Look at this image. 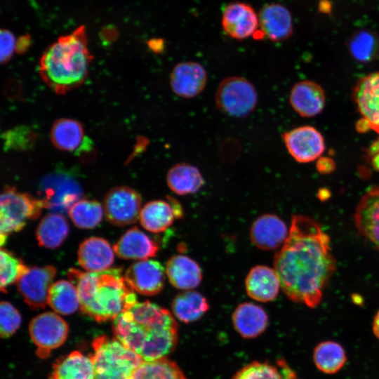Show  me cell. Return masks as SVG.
<instances>
[{
    "instance_id": "1",
    "label": "cell",
    "mask_w": 379,
    "mask_h": 379,
    "mask_svg": "<svg viewBox=\"0 0 379 379\" xmlns=\"http://www.w3.org/2000/svg\"><path fill=\"white\" fill-rule=\"evenodd\" d=\"M330 237L311 218L294 215L289 233L274 259L281 288L291 300L318 306L335 271Z\"/></svg>"
},
{
    "instance_id": "2",
    "label": "cell",
    "mask_w": 379,
    "mask_h": 379,
    "mask_svg": "<svg viewBox=\"0 0 379 379\" xmlns=\"http://www.w3.org/2000/svg\"><path fill=\"white\" fill-rule=\"evenodd\" d=\"M114 338L143 361L167 357L178 342V326L168 310L148 300L136 302L113 320Z\"/></svg>"
},
{
    "instance_id": "3",
    "label": "cell",
    "mask_w": 379,
    "mask_h": 379,
    "mask_svg": "<svg viewBox=\"0 0 379 379\" xmlns=\"http://www.w3.org/2000/svg\"><path fill=\"white\" fill-rule=\"evenodd\" d=\"M67 277L77 290L81 312L98 323L114 320L138 302L135 294L122 276L121 268L99 272L72 268Z\"/></svg>"
},
{
    "instance_id": "4",
    "label": "cell",
    "mask_w": 379,
    "mask_h": 379,
    "mask_svg": "<svg viewBox=\"0 0 379 379\" xmlns=\"http://www.w3.org/2000/svg\"><path fill=\"white\" fill-rule=\"evenodd\" d=\"M92 59L82 25L45 50L39 61V74L54 92L65 94L84 83Z\"/></svg>"
},
{
    "instance_id": "5",
    "label": "cell",
    "mask_w": 379,
    "mask_h": 379,
    "mask_svg": "<svg viewBox=\"0 0 379 379\" xmlns=\"http://www.w3.org/2000/svg\"><path fill=\"white\" fill-rule=\"evenodd\" d=\"M90 354L93 364V379H130L143 362L135 352L117 339L106 335L96 337Z\"/></svg>"
},
{
    "instance_id": "6",
    "label": "cell",
    "mask_w": 379,
    "mask_h": 379,
    "mask_svg": "<svg viewBox=\"0 0 379 379\" xmlns=\"http://www.w3.org/2000/svg\"><path fill=\"white\" fill-rule=\"evenodd\" d=\"M44 208L47 204L44 199L6 186L0 198V244H4L11 233L20 231L27 220L36 219Z\"/></svg>"
},
{
    "instance_id": "7",
    "label": "cell",
    "mask_w": 379,
    "mask_h": 379,
    "mask_svg": "<svg viewBox=\"0 0 379 379\" xmlns=\"http://www.w3.org/2000/svg\"><path fill=\"white\" fill-rule=\"evenodd\" d=\"M215 104L222 113L232 117L243 118L255 109L258 97L254 85L240 76L225 78L215 94Z\"/></svg>"
},
{
    "instance_id": "8",
    "label": "cell",
    "mask_w": 379,
    "mask_h": 379,
    "mask_svg": "<svg viewBox=\"0 0 379 379\" xmlns=\"http://www.w3.org/2000/svg\"><path fill=\"white\" fill-rule=\"evenodd\" d=\"M29 336L36 347V355L47 358L51 351L67 340L69 326L57 313L46 312L34 317L29 324Z\"/></svg>"
},
{
    "instance_id": "9",
    "label": "cell",
    "mask_w": 379,
    "mask_h": 379,
    "mask_svg": "<svg viewBox=\"0 0 379 379\" xmlns=\"http://www.w3.org/2000/svg\"><path fill=\"white\" fill-rule=\"evenodd\" d=\"M141 204V197L138 192L128 187L120 186L107 193L103 200V209L110 223L125 226L137 222Z\"/></svg>"
},
{
    "instance_id": "10",
    "label": "cell",
    "mask_w": 379,
    "mask_h": 379,
    "mask_svg": "<svg viewBox=\"0 0 379 379\" xmlns=\"http://www.w3.org/2000/svg\"><path fill=\"white\" fill-rule=\"evenodd\" d=\"M56 273L52 265L29 267L17 281L18 292L31 309H43L48 304V291Z\"/></svg>"
},
{
    "instance_id": "11",
    "label": "cell",
    "mask_w": 379,
    "mask_h": 379,
    "mask_svg": "<svg viewBox=\"0 0 379 379\" xmlns=\"http://www.w3.org/2000/svg\"><path fill=\"white\" fill-rule=\"evenodd\" d=\"M282 139L291 157L300 163L315 160L325 149L322 135L310 126H302L286 131L282 135Z\"/></svg>"
},
{
    "instance_id": "12",
    "label": "cell",
    "mask_w": 379,
    "mask_h": 379,
    "mask_svg": "<svg viewBox=\"0 0 379 379\" xmlns=\"http://www.w3.org/2000/svg\"><path fill=\"white\" fill-rule=\"evenodd\" d=\"M165 273L159 262L146 259L133 263L125 272L124 278L133 291L144 295H154L164 288Z\"/></svg>"
},
{
    "instance_id": "13",
    "label": "cell",
    "mask_w": 379,
    "mask_h": 379,
    "mask_svg": "<svg viewBox=\"0 0 379 379\" xmlns=\"http://www.w3.org/2000/svg\"><path fill=\"white\" fill-rule=\"evenodd\" d=\"M207 83V72L204 67L194 61L176 64L171 72L169 84L174 94L182 98L198 96Z\"/></svg>"
},
{
    "instance_id": "14",
    "label": "cell",
    "mask_w": 379,
    "mask_h": 379,
    "mask_svg": "<svg viewBox=\"0 0 379 379\" xmlns=\"http://www.w3.org/2000/svg\"><path fill=\"white\" fill-rule=\"evenodd\" d=\"M221 24L227 36L234 39L243 40L253 36L258 31V14L248 4L232 2L223 9Z\"/></svg>"
},
{
    "instance_id": "15",
    "label": "cell",
    "mask_w": 379,
    "mask_h": 379,
    "mask_svg": "<svg viewBox=\"0 0 379 379\" xmlns=\"http://www.w3.org/2000/svg\"><path fill=\"white\" fill-rule=\"evenodd\" d=\"M354 101L368 128L379 134V72L361 77L353 90Z\"/></svg>"
},
{
    "instance_id": "16",
    "label": "cell",
    "mask_w": 379,
    "mask_h": 379,
    "mask_svg": "<svg viewBox=\"0 0 379 379\" xmlns=\"http://www.w3.org/2000/svg\"><path fill=\"white\" fill-rule=\"evenodd\" d=\"M259 27L262 37L272 42L289 39L293 32V18L284 6L273 3L264 5L259 11Z\"/></svg>"
},
{
    "instance_id": "17",
    "label": "cell",
    "mask_w": 379,
    "mask_h": 379,
    "mask_svg": "<svg viewBox=\"0 0 379 379\" xmlns=\"http://www.w3.org/2000/svg\"><path fill=\"white\" fill-rule=\"evenodd\" d=\"M167 199V201H151L141 209L140 221L147 231L163 232L173 224L175 218L182 216L183 211L180 203L171 197Z\"/></svg>"
},
{
    "instance_id": "18",
    "label": "cell",
    "mask_w": 379,
    "mask_h": 379,
    "mask_svg": "<svg viewBox=\"0 0 379 379\" xmlns=\"http://www.w3.org/2000/svg\"><path fill=\"white\" fill-rule=\"evenodd\" d=\"M355 225L379 251V187H373L361 198L354 213Z\"/></svg>"
},
{
    "instance_id": "19",
    "label": "cell",
    "mask_w": 379,
    "mask_h": 379,
    "mask_svg": "<svg viewBox=\"0 0 379 379\" xmlns=\"http://www.w3.org/2000/svg\"><path fill=\"white\" fill-rule=\"evenodd\" d=\"M289 230L277 215L265 214L258 218L250 230V239L258 248L272 251L284 244Z\"/></svg>"
},
{
    "instance_id": "20",
    "label": "cell",
    "mask_w": 379,
    "mask_h": 379,
    "mask_svg": "<svg viewBox=\"0 0 379 379\" xmlns=\"http://www.w3.org/2000/svg\"><path fill=\"white\" fill-rule=\"evenodd\" d=\"M289 102L293 109L301 117H314L320 114L324 108L325 92L316 82L301 81L292 87Z\"/></svg>"
},
{
    "instance_id": "21",
    "label": "cell",
    "mask_w": 379,
    "mask_h": 379,
    "mask_svg": "<svg viewBox=\"0 0 379 379\" xmlns=\"http://www.w3.org/2000/svg\"><path fill=\"white\" fill-rule=\"evenodd\" d=\"M114 249L103 238L90 237L82 241L78 250V262L89 272L109 269L114 260Z\"/></svg>"
},
{
    "instance_id": "22",
    "label": "cell",
    "mask_w": 379,
    "mask_h": 379,
    "mask_svg": "<svg viewBox=\"0 0 379 379\" xmlns=\"http://www.w3.org/2000/svg\"><path fill=\"white\" fill-rule=\"evenodd\" d=\"M115 254L126 260H146L154 256L157 244L138 227L128 230L114 244Z\"/></svg>"
},
{
    "instance_id": "23",
    "label": "cell",
    "mask_w": 379,
    "mask_h": 379,
    "mask_svg": "<svg viewBox=\"0 0 379 379\" xmlns=\"http://www.w3.org/2000/svg\"><path fill=\"white\" fill-rule=\"evenodd\" d=\"M245 286L249 297L262 302L274 300L281 286L275 270L265 265L253 267L246 277Z\"/></svg>"
},
{
    "instance_id": "24",
    "label": "cell",
    "mask_w": 379,
    "mask_h": 379,
    "mask_svg": "<svg viewBox=\"0 0 379 379\" xmlns=\"http://www.w3.org/2000/svg\"><path fill=\"white\" fill-rule=\"evenodd\" d=\"M236 331L244 338L261 335L268 325V316L260 306L252 302L239 304L232 316Z\"/></svg>"
},
{
    "instance_id": "25",
    "label": "cell",
    "mask_w": 379,
    "mask_h": 379,
    "mask_svg": "<svg viewBox=\"0 0 379 379\" xmlns=\"http://www.w3.org/2000/svg\"><path fill=\"white\" fill-rule=\"evenodd\" d=\"M165 270L171 285L181 290L188 291L197 287L202 279L199 265L187 255L171 257L166 262Z\"/></svg>"
},
{
    "instance_id": "26",
    "label": "cell",
    "mask_w": 379,
    "mask_h": 379,
    "mask_svg": "<svg viewBox=\"0 0 379 379\" xmlns=\"http://www.w3.org/2000/svg\"><path fill=\"white\" fill-rule=\"evenodd\" d=\"M93 378V364L90 355L75 350L55 361L48 379Z\"/></svg>"
},
{
    "instance_id": "27",
    "label": "cell",
    "mask_w": 379,
    "mask_h": 379,
    "mask_svg": "<svg viewBox=\"0 0 379 379\" xmlns=\"http://www.w3.org/2000/svg\"><path fill=\"white\" fill-rule=\"evenodd\" d=\"M166 182L170 190L178 195H187L198 192L204 184L200 171L187 163H179L168 171Z\"/></svg>"
},
{
    "instance_id": "28",
    "label": "cell",
    "mask_w": 379,
    "mask_h": 379,
    "mask_svg": "<svg viewBox=\"0 0 379 379\" xmlns=\"http://www.w3.org/2000/svg\"><path fill=\"white\" fill-rule=\"evenodd\" d=\"M171 309L175 319L188 324L201 318L208 311L209 303L200 293L188 290L174 297Z\"/></svg>"
},
{
    "instance_id": "29",
    "label": "cell",
    "mask_w": 379,
    "mask_h": 379,
    "mask_svg": "<svg viewBox=\"0 0 379 379\" xmlns=\"http://www.w3.org/2000/svg\"><path fill=\"white\" fill-rule=\"evenodd\" d=\"M312 358L319 371L330 375L339 372L347 361L344 347L333 340H325L318 343L313 350Z\"/></svg>"
},
{
    "instance_id": "30",
    "label": "cell",
    "mask_w": 379,
    "mask_h": 379,
    "mask_svg": "<svg viewBox=\"0 0 379 379\" xmlns=\"http://www.w3.org/2000/svg\"><path fill=\"white\" fill-rule=\"evenodd\" d=\"M69 233L66 218L60 213H49L40 221L36 236L39 246L53 249L59 247Z\"/></svg>"
},
{
    "instance_id": "31",
    "label": "cell",
    "mask_w": 379,
    "mask_h": 379,
    "mask_svg": "<svg viewBox=\"0 0 379 379\" xmlns=\"http://www.w3.org/2000/svg\"><path fill=\"white\" fill-rule=\"evenodd\" d=\"M84 128L80 122L72 119L55 121L51 129V140L58 149L71 152L84 140Z\"/></svg>"
},
{
    "instance_id": "32",
    "label": "cell",
    "mask_w": 379,
    "mask_h": 379,
    "mask_svg": "<svg viewBox=\"0 0 379 379\" xmlns=\"http://www.w3.org/2000/svg\"><path fill=\"white\" fill-rule=\"evenodd\" d=\"M48 305L57 314L69 315L74 313L80 307L74 285L64 279L53 283L48 291Z\"/></svg>"
},
{
    "instance_id": "33",
    "label": "cell",
    "mask_w": 379,
    "mask_h": 379,
    "mask_svg": "<svg viewBox=\"0 0 379 379\" xmlns=\"http://www.w3.org/2000/svg\"><path fill=\"white\" fill-rule=\"evenodd\" d=\"M347 48L354 60L364 63L372 62L379 56V36L371 30H359L349 39Z\"/></svg>"
},
{
    "instance_id": "34",
    "label": "cell",
    "mask_w": 379,
    "mask_h": 379,
    "mask_svg": "<svg viewBox=\"0 0 379 379\" xmlns=\"http://www.w3.org/2000/svg\"><path fill=\"white\" fill-rule=\"evenodd\" d=\"M130 379H187L182 370L168 357L143 361Z\"/></svg>"
},
{
    "instance_id": "35",
    "label": "cell",
    "mask_w": 379,
    "mask_h": 379,
    "mask_svg": "<svg viewBox=\"0 0 379 379\" xmlns=\"http://www.w3.org/2000/svg\"><path fill=\"white\" fill-rule=\"evenodd\" d=\"M104 209L96 200L80 199L68 209V214L74 224L81 229H92L100 224Z\"/></svg>"
},
{
    "instance_id": "36",
    "label": "cell",
    "mask_w": 379,
    "mask_h": 379,
    "mask_svg": "<svg viewBox=\"0 0 379 379\" xmlns=\"http://www.w3.org/2000/svg\"><path fill=\"white\" fill-rule=\"evenodd\" d=\"M0 289L6 293L11 284L17 283L29 267L6 249H1Z\"/></svg>"
},
{
    "instance_id": "37",
    "label": "cell",
    "mask_w": 379,
    "mask_h": 379,
    "mask_svg": "<svg viewBox=\"0 0 379 379\" xmlns=\"http://www.w3.org/2000/svg\"><path fill=\"white\" fill-rule=\"evenodd\" d=\"M2 138L6 150H26L33 147L36 135L27 126H18L5 132Z\"/></svg>"
},
{
    "instance_id": "38",
    "label": "cell",
    "mask_w": 379,
    "mask_h": 379,
    "mask_svg": "<svg viewBox=\"0 0 379 379\" xmlns=\"http://www.w3.org/2000/svg\"><path fill=\"white\" fill-rule=\"evenodd\" d=\"M231 379H283V378L274 366L267 362L253 361L240 368Z\"/></svg>"
},
{
    "instance_id": "39",
    "label": "cell",
    "mask_w": 379,
    "mask_h": 379,
    "mask_svg": "<svg viewBox=\"0 0 379 379\" xmlns=\"http://www.w3.org/2000/svg\"><path fill=\"white\" fill-rule=\"evenodd\" d=\"M22 319L18 310L10 302L1 301L0 304V334L7 338L20 328Z\"/></svg>"
},
{
    "instance_id": "40",
    "label": "cell",
    "mask_w": 379,
    "mask_h": 379,
    "mask_svg": "<svg viewBox=\"0 0 379 379\" xmlns=\"http://www.w3.org/2000/svg\"><path fill=\"white\" fill-rule=\"evenodd\" d=\"M0 33V59L4 64L11 58L15 51L16 41L13 33L8 29H1Z\"/></svg>"
},
{
    "instance_id": "41",
    "label": "cell",
    "mask_w": 379,
    "mask_h": 379,
    "mask_svg": "<svg viewBox=\"0 0 379 379\" xmlns=\"http://www.w3.org/2000/svg\"><path fill=\"white\" fill-rule=\"evenodd\" d=\"M317 168L319 173L324 174L329 173L335 169V164L329 158H321L317 161Z\"/></svg>"
},
{
    "instance_id": "42",
    "label": "cell",
    "mask_w": 379,
    "mask_h": 379,
    "mask_svg": "<svg viewBox=\"0 0 379 379\" xmlns=\"http://www.w3.org/2000/svg\"><path fill=\"white\" fill-rule=\"evenodd\" d=\"M30 44L31 38L29 34L20 36L16 40L15 51L19 54L25 53L29 47Z\"/></svg>"
},
{
    "instance_id": "43",
    "label": "cell",
    "mask_w": 379,
    "mask_h": 379,
    "mask_svg": "<svg viewBox=\"0 0 379 379\" xmlns=\"http://www.w3.org/2000/svg\"><path fill=\"white\" fill-rule=\"evenodd\" d=\"M148 45H149V48L152 51H154L155 52L161 51L163 50V48H164L163 40L162 39H151L148 42Z\"/></svg>"
},
{
    "instance_id": "44",
    "label": "cell",
    "mask_w": 379,
    "mask_h": 379,
    "mask_svg": "<svg viewBox=\"0 0 379 379\" xmlns=\"http://www.w3.org/2000/svg\"><path fill=\"white\" fill-rule=\"evenodd\" d=\"M372 330L374 335L379 340V310L374 316L372 324Z\"/></svg>"
},
{
    "instance_id": "45",
    "label": "cell",
    "mask_w": 379,
    "mask_h": 379,
    "mask_svg": "<svg viewBox=\"0 0 379 379\" xmlns=\"http://www.w3.org/2000/svg\"><path fill=\"white\" fill-rule=\"evenodd\" d=\"M319 199L321 201L328 199L330 196V192L327 189H321L317 194Z\"/></svg>"
},
{
    "instance_id": "46",
    "label": "cell",
    "mask_w": 379,
    "mask_h": 379,
    "mask_svg": "<svg viewBox=\"0 0 379 379\" xmlns=\"http://www.w3.org/2000/svg\"><path fill=\"white\" fill-rule=\"evenodd\" d=\"M372 164L375 169L379 171V152L374 154L372 159Z\"/></svg>"
},
{
    "instance_id": "47",
    "label": "cell",
    "mask_w": 379,
    "mask_h": 379,
    "mask_svg": "<svg viewBox=\"0 0 379 379\" xmlns=\"http://www.w3.org/2000/svg\"><path fill=\"white\" fill-rule=\"evenodd\" d=\"M379 152V139L374 143L369 149V153L375 154Z\"/></svg>"
}]
</instances>
